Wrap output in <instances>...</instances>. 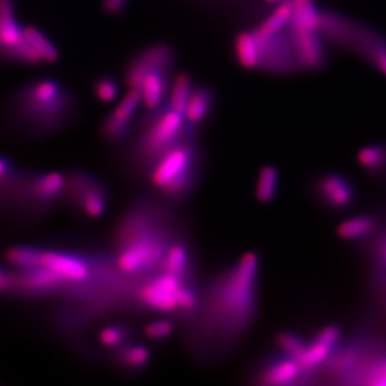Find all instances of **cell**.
I'll return each instance as SVG.
<instances>
[{
    "label": "cell",
    "instance_id": "21",
    "mask_svg": "<svg viewBox=\"0 0 386 386\" xmlns=\"http://www.w3.org/2000/svg\"><path fill=\"white\" fill-rule=\"evenodd\" d=\"M375 229V219L370 215H358L342 221L338 226L336 232L339 238L348 241L360 240L367 238L370 232Z\"/></svg>",
    "mask_w": 386,
    "mask_h": 386
},
{
    "label": "cell",
    "instance_id": "33",
    "mask_svg": "<svg viewBox=\"0 0 386 386\" xmlns=\"http://www.w3.org/2000/svg\"><path fill=\"white\" fill-rule=\"evenodd\" d=\"M151 353L145 345H133L122 351V360L127 367L142 369L150 362Z\"/></svg>",
    "mask_w": 386,
    "mask_h": 386
},
{
    "label": "cell",
    "instance_id": "29",
    "mask_svg": "<svg viewBox=\"0 0 386 386\" xmlns=\"http://www.w3.org/2000/svg\"><path fill=\"white\" fill-rule=\"evenodd\" d=\"M367 62L373 65L380 74L386 77V38L381 35H376L371 44L369 46L364 55Z\"/></svg>",
    "mask_w": 386,
    "mask_h": 386
},
{
    "label": "cell",
    "instance_id": "1",
    "mask_svg": "<svg viewBox=\"0 0 386 386\" xmlns=\"http://www.w3.org/2000/svg\"><path fill=\"white\" fill-rule=\"evenodd\" d=\"M259 257L248 252L230 273L221 296V308L232 322H246L255 305Z\"/></svg>",
    "mask_w": 386,
    "mask_h": 386
},
{
    "label": "cell",
    "instance_id": "22",
    "mask_svg": "<svg viewBox=\"0 0 386 386\" xmlns=\"http://www.w3.org/2000/svg\"><path fill=\"white\" fill-rule=\"evenodd\" d=\"M279 185V173L277 169L273 165L263 167L257 176L255 196L261 204H269L277 195Z\"/></svg>",
    "mask_w": 386,
    "mask_h": 386
},
{
    "label": "cell",
    "instance_id": "43",
    "mask_svg": "<svg viewBox=\"0 0 386 386\" xmlns=\"http://www.w3.org/2000/svg\"><path fill=\"white\" fill-rule=\"evenodd\" d=\"M266 3H270V4H275V3H279V1H282V0H265Z\"/></svg>",
    "mask_w": 386,
    "mask_h": 386
},
{
    "label": "cell",
    "instance_id": "5",
    "mask_svg": "<svg viewBox=\"0 0 386 386\" xmlns=\"http://www.w3.org/2000/svg\"><path fill=\"white\" fill-rule=\"evenodd\" d=\"M184 284L181 277L161 273L160 275L151 279L139 291V297L150 309L160 313H172L178 308V291Z\"/></svg>",
    "mask_w": 386,
    "mask_h": 386
},
{
    "label": "cell",
    "instance_id": "19",
    "mask_svg": "<svg viewBox=\"0 0 386 386\" xmlns=\"http://www.w3.org/2000/svg\"><path fill=\"white\" fill-rule=\"evenodd\" d=\"M23 37L33 50L38 54L43 63L58 62L59 52L55 44L35 26H24Z\"/></svg>",
    "mask_w": 386,
    "mask_h": 386
},
{
    "label": "cell",
    "instance_id": "12",
    "mask_svg": "<svg viewBox=\"0 0 386 386\" xmlns=\"http://www.w3.org/2000/svg\"><path fill=\"white\" fill-rule=\"evenodd\" d=\"M318 193L327 205L338 210L348 209L354 203L353 184L340 174L329 173L318 181Z\"/></svg>",
    "mask_w": 386,
    "mask_h": 386
},
{
    "label": "cell",
    "instance_id": "28",
    "mask_svg": "<svg viewBox=\"0 0 386 386\" xmlns=\"http://www.w3.org/2000/svg\"><path fill=\"white\" fill-rule=\"evenodd\" d=\"M140 103H142L140 91L138 89H130L128 94L120 100V103L116 105V109L113 110L110 116L120 122H130V119L136 114Z\"/></svg>",
    "mask_w": 386,
    "mask_h": 386
},
{
    "label": "cell",
    "instance_id": "39",
    "mask_svg": "<svg viewBox=\"0 0 386 386\" xmlns=\"http://www.w3.org/2000/svg\"><path fill=\"white\" fill-rule=\"evenodd\" d=\"M128 4V0H103V9L105 13L116 15L122 13Z\"/></svg>",
    "mask_w": 386,
    "mask_h": 386
},
{
    "label": "cell",
    "instance_id": "35",
    "mask_svg": "<svg viewBox=\"0 0 386 386\" xmlns=\"http://www.w3.org/2000/svg\"><path fill=\"white\" fill-rule=\"evenodd\" d=\"M125 339V330L122 327L110 325L102 329L99 333V341L105 348H116Z\"/></svg>",
    "mask_w": 386,
    "mask_h": 386
},
{
    "label": "cell",
    "instance_id": "14",
    "mask_svg": "<svg viewBox=\"0 0 386 386\" xmlns=\"http://www.w3.org/2000/svg\"><path fill=\"white\" fill-rule=\"evenodd\" d=\"M234 49L239 64L245 69L254 71L261 66V46L254 32L239 33Z\"/></svg>",
    "mask_w": 386,
    "mask_h": 386
},
{
    "label": "cell",
    "instance_id": "31",
    "mask_svg": "<svg viewBox=\"0 0 386 386\" xmlns=\"http://www.w3.org/2000/svg\"><path fill=\"white\" fill-rule=\"evenodd\" d=\"M277 344L284 354L293 358L294 360L303 353L304 349L306 348V342L304 341L303 338L293 331L279 333L277 336Z\"/></svg>",
    "mask_w": 386,
    "mask_h": 386
},
{
    "label": "cell",
    "instance_id": "20",
    "mask_svg": "<svg viewBox=\"0 0 386 386\" xmlns=\"http://www.w3.org/2000/svg\"><path fill=\"white\" fill-rule=\"evenodd\" d=\"M212 108V94L205 86L193 89L184 111V119L190 124H199L209 116Z\"/></svg>",
    "mask_w": 386,
    "mask_h": 386
},
{
    "label": "cell",
    "instance_id": "7",
    "mask_svg": "<svg viewBox=\"0 0 386 386\" xmlns=\"http://www.w3.org/2000/svg\"><path fill=\"white\" fill-rule=\"evenodd\" d=\"M163 255L161 243L154 237H140L133 240L118 257V266L128 274L144 270L154 265Z\"/></svg>",
    "mask_w": 386,
    "mask_h": 386
},
{
    "label": "cell",
    "instance_id": "16",
    "mask_svg": "<svg viewBox=\"0 0 386 386\" xmlns=\"http://www.w3.org/2000/svg\"><path fill=\"white\" fill-rule=\"evenodd\" d=\"M290 19H291V1L282 0L279 1V6L273 10V13L252 32L259 40L273 38L283 32L285 26H289Z\"/></svg>",
    "mask_w": 386,
    "mask_h": 386
},
{
    "label": "cell",
    "instance_id": "18",
    "mask_svg": "<svg viewBox=\"0 0 386 386\" xmlns=\"http://www.w3.org/2000/svg\"><path fill=\"white\" fill-rule=\"evenodd\" d=\"M19 282L21 286L30 291H46L65 283L62 277L43 266L21 270Z\"/></svg>",
    "mask_w": 386,
    "mask_h": 386
},
{
    "label": "cell",
    "instance_id": "32",
    "mask_svg": "<svg viewBox=\"0 0 386 386\" xmlns=\"http://www.w3.org/2000/svg\"><path fill=\"white\" fill-rule=\"evenodd\" d=\"M82 206L84 212L88 217L98 219L103 217L104 212L107 210V200L102 192H99L97 189H91L84 194L82 198Z\"/></svg>",
    "mask_w": 386,
    "mask_h": 386
},
{
    "label": "cell",
    "instance_id": "15",
    "mask_svg": "<svg viewBox=\"0 0 386 386\" xmlns=\"http://www.w3.org/2000/svg\"><path fill=\"white\" fill-rule=\"evenodd\" d=\"M291 19L289 26L320 32L322 14L314 0H290Z\"/></svg>",
    "mask_w": 386,
    "mask_h": 386
},
{
    "label": "cell",
    "instance_id": "23",
    "mask_svg": "<svg viewBox=\"0 0 386 386\" xmlns=\"http://www.w3.org/2000/svg\"><path fill=\"white\" fill-rule=\"evenodd\" d=\"M189 266V252L183 244H173L169 246L165 255L161 259V269L164 273L173 274L181 277Z\"/></svg>",
    "mask_w": 386,
    "mask_h": 386
},
{
    "label": "cell",
    "instance_id": "24",
    "mask_svg": "<svg viewBox=\"0 0 386 386\" xmlns=\"http://www.w3.org/2000/svg\"><path fill=\"white\" fill-rule=\"evenodd\" d=\"M40 252L42 250L34 246H12L6 252V260L8 264L19 270H28L33 268H38Z\"/></svg>",
    "mask_w": 386,
    "mask_h": 386
},
{
    "label": "cell",
    "instance_id": "4",
    "mask_svg": "<svg viewBox=\"0 0 386 386\" xmlns=\"http://www.w3.org/2000/svg\"><path fill=\"white\" fill-rule=\"evenodd\" d=\"M174 65V50L172 46L158 43L150 46L138 54V57L130 60L124 80L130 89H138L142 84L143 77L153 69L169 71Z\"/></svg>",
    "mask_w": 386,
    "mask_h": 386
},
{
    "label": "cell",
    "instance_id": "10",
    "mask_svg": "<svg viewBox=\"0 0 386 386\" xmlns=\"http://www.w3.org/2000/svg\"><path fill=\"white\" fill-rule=\"evenodd\" d=\"M340 336V329L336 325H328L322 328L314 338V340L306 344V348L304 349L303 353L296 358L297 365L302 370H311L319 367L328 359Z\"/></svg>",
    "mask_w": 386,
    "mask_h": 386
},
{
    "label": "cell",
    "instance_id": "30",
    "mask_svg": "<svg viewBox=\"0 0 386 386\" xmlns=\"http://www.w3.org/2000/svg\"><path fill=\"white\" fill-rule=\"evenodd\" d=\"M93 94L102 103H113L119 95V84L109 75L99 77L93 84Z\"/></svg>",
    "mask_w": 386,
    "mask_h": 386
},
{
    "label": "cell",
    "instance_id": "27",
    "mask_svg": "<svg viewBox=\"0 0 386 386\" xmlns=\"http://www.w3.org/2000/svg\"><path fill=\"white\" fill-rule=\"evenodd\" d=\"M64 185V175L60 174L58 172H53V173L43 175L39 178L35 184V190H37L39 198L50 199V198L57 196L63 190Z\"/></svg>",
    "mask_w": 386,
    "mask_h": 386
},
{
    "label": "cell",
    "instance_id": "38",
    "mask_svg": "<svg viewBox=\"0 0 386 386\" xmlns=\"http://www.w3.org/2000/svg\"><path fill=\"white\" fill-rule=\"evenodd\" d=\"M370 378L371 380L369 383L371 385L386 386V360L374 367Z\"/></svg>",
    "mask_w": 386,
    "mask_h": 386
},
{
    "label": "cell",
    "instance_id": "13",
    "mask_svg": "<svg viewBox=\"0 0 386 386\" xmlns=\"http://www.w3.org/2000/svg\"><path fill=\"white\" fill-rule=\"evenodd\" d=\"M167 74L169 71L153 69L143 77L139 86L142 103L148 109H158L167 91Z\"/></svg>",
    "mask_w": 386,
    "mask_h": 386
},
{
    "label": "cell",
    "instance_id": "25",
    "mask_svg": "<svg viewBox=\"0 0 386 386\" xmlns=\"http://www.w3.org/2000/svg\"><path fill=\"white\" fill-rule=\"evenodd\" d=\"M192 91H193L192 77L185 73L178 74L175 77L174 83L172 85V91H170V100H169L170 109L184 116L187 100L190 98Z\"/></svg>",
    "mask_w": 386,
    "mask_h": 386
},
{
    "label": "cell",
    "instance_id": "3",
    "mask_svg": "<svg viewBox=\"0 0 386 386\" xmlns=\"http://www.w3.org/2000/svg\"><path fill=\"white\" fill-rule=\"evenodd\" d=\"M23 98L26 109L33 116H54L68 103L66 94L58 80L50 77L37 79L28 85Z\"/></svg>",
    "mask_w": 386,
    "mask_h": 386
},
{
    "label": "cell",
    "instance_id": "9",
    "mask_svg": "<svg viewBox=\"0 0 386 386\" xmlns=\"http://www.w3.org/2000/svg\"><path fill=\"white\" fill-rule=\"evenodd\" d=\"M39 266L53 271L64 282L73 283L85 282L91 274L89 266L83 259L62 251L42 250Z\"/></svg>",
    "mask_w": 386,
    "mask_h": 386
},
{
    "label": "cell",
    "instance_id": "2",
    "mask_svg": "<svg viewBox=\"0 0 386 386\" xmlns=\"http://www.w3.org/2000/svg\"><path fill=\"white\" fill-rule=\"evenodd\" d=\"M0 57L21 64H43L23 37V28L17 20V0H0Z\"/></svg>",
    "mask_w": 386,
    "mask_h": 386
},
{
    "label": "cell",
    "instance_id": "42",
    "mask_svg": "<svg viewBox=\"0 0 386 386\" xmlns=\"http://www.w3.org/2000/svg\"><path fill=\"white\" fill-rule=\"evenodd\" d=\"M381 257H383V259L386 261V241L384 243V245L381 246Z\"/></svg>",
    "mask_w": 386,
    "mask_h": 386
},
{
    "label": "cell",
    "instance_id": "11",
    "mask_svg": "<svg viewBox=\"0 0 386 386\" xmlns=\"http://www.w3.org/2000/svg\"><path fill=\"white\" fill-rule=\"evenodd\" d=\"M184 125V116L174 110L165 111L158 118L154 125L149 129L145 136V149L151 153H158L167 148L181 134Z\"/></svg>",
    "mask_w": 386,
    "mask_h": 386
},
{
    "label": "cell",
    "instance_id": "40",
    "mask_svg": "<svg viewBox=\"0 0 386 386\" xmlns=\"http://www.w3.org/2000/svg\"><path fill=\"white\" fill-rule=\"evenodd\" d=\"M13 277H9L8 271L0 265V294H6L13 288Z\"/></svg>",
    "mask_w": 386,
    "mask_h": 386
},
{
    "label": "cell",
    "instance_id": "8",
    "mask_svg": "<svg viewBox=\"0 0 386 386\" xmlns=\"http://www.w3.org/2000/svg\"><path fill=\"white\" fill-rule=\"evenodd\" d=\"M193 151L187 147H174L165 151L151 173V183L164 189L170 181L192 170Z\"/></svg>",
    "mask_w": 386,
    "mask_h": 386
},
{
    "label": "cell",
    "instance_id": "41",
    "mask_svg": "<svg viewBox=\"0 0 386 386\" xmlns=\"http://www.w3.org/2000/svg\"><path fill=\"white\" fill-rule=\"evenodd\" d=\"M8 172H9V163H8L6 158H1V156H0V179L6 178Z\"/></svg>",
    "mask_w": 386,
    "mask_h": 386
},
{
    "label": "cell",
    "instance_id": "37",
    "mask_svg": "<svg viewBox=\"0 0 386 386\" xmlns=\"http://www.w3.org/2000/svg\"><path fill=\"white\" fill-rule=\"evenodd\" d=\"M178 308L181 310H192L196 306L198 303V295L192 288H187L185 285H183L179 291H178Z\"/></svg>",
    "mask_w": 386,
    "mask_h": 386
},
{
    "label": "cell",
    "instance_id": "34",
    "mask_svg": "<svg viewBox=\"0 0 386 386\" xmlns=\"http://www.w3.org/2000/svg\"><path fill=\"white\" fill-rule=\"evenodd\" d=\"M173 331H174V324L167 319L149 322L148 325L144 328V334L151 340L167 339L170 335L173 334Z\"/></svg>",
    "mask_w": 386,
    "mask_h": 386
},
{
    "label": "cell",
    "instance_id": "36",
    "mask_svg": "<svg viewBox=\"0 0 386 386\" xmlns=\"http://www.w3.org/2000/svg\"><path fill=\"white\" fill-rule=\"evenodd\" d=\"M129 124L130 122H120L116 120L113 116H108L103 125L104 136H108L109 139L118 140L128 133Z\"/></svg>",
    "mask_w": 386,
    "mask_h": 386
},
{
    "label": "cell",
    "instance_id": "17",
    "mask_svg": "<svg viewBox=\"0 0 386 386\" xmlns=\"http://www.w3.org/2000/svg\"><path fill=\"white\" fill-rule=\"evenodd\" d=\"M302 371L293 358L275 361L265 369L261 374V381L266 385H288L299 376Z\"/></svg>",
    "mask_w": 386,
    "mask_h": 386
},
{
    "label": "cell",
    "instance_id": "6",
    "mask_svg": "<svg viewBox=\"0 0 386 386\" xmlns=\"http://www.w3.org/2000/svg\"><path fill=\"white\" fill-rule=\"evenodd\" d=\"M318 30L290 26L291 49L296 62L308 71H318L327 62V52Z\"/></svg>",
    "mask_w": 386,
    "mask_h": 386
},
{
    "label": "cell",
    "instance_id": "26",
    "mask_svg": "<svg viewBox=\"0 0 386 386\" xmlns=\"http://www.w3.org/2000/svg\"><path fill=\"white\" fill-rule=\"evenodd\" d=\"M358 163L367 172L376 173L386 167V147L383 145H367L359 150Z\"/></svg>",
    "mask_w": 386,
    "mask_h": 386
}]
</instances>
